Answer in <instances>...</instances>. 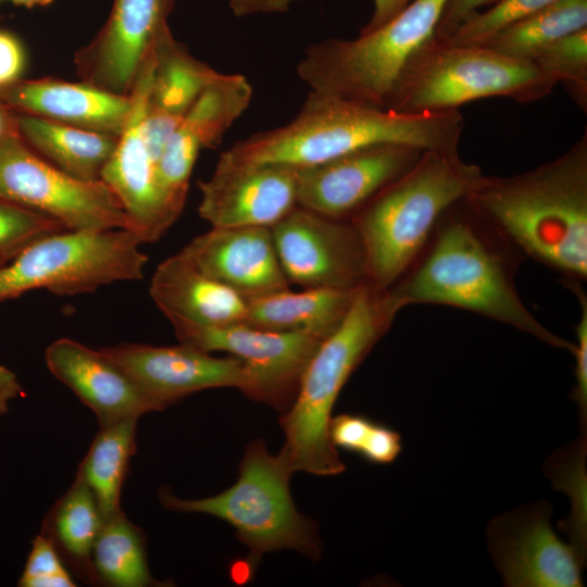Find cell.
Instances as JSON below:
<instances>
[{
  "instance_id": "5bb4252c",
  "label": "cell",
  "mask_w": 587,
  "mask_h": 587,
  "mask_svg": "<svg viewBox=\"0 0 587 587\" xmlns=\"http://www.w3.org/2000/svg\"><path fill=\"white\" fill-rule=\"evenodd\" d=\"M175 0H113L97 35L74 54L80 80L129 95L140 70L153 54Z\"/></svg>"
},
{
  "instance_id": "ffe728a7",
  "label": "cell",
  "mask_w": 587,
  "mask_h": 587,
  "mask_svg": "<svg viewBox=\"0 0 587 587\" xmlns=\"http://www.w3.org/2000/svg\"><path fill=\"white\" fill-rule=\"evenodd\" d=\"M179 253L246 300L289 289L270 227H212Z\"/></svg>"
},
{
  "instance_id": "b9f144b4",
  "label": "cell",
  "mask_w": 587,
  "mask_h": 587,
  "mask_svg": "<svg viewBox=\"0 0 587 587\" xmlns=\"http://www.w3.org/2000/svg\"><path fill=\"white\" fill-rule=\"evenodd\" d=\"M22 394L23 387L15 373L0 364V415L7 413L10 402Z\"/></svg>"
},
{
  "instance_id": "277c9868",
  "label": "cell",
  "mask_w": 587,
  "mask_h": 587,
  "mask_svg": "<svg viewBox=\"0 0 587 587\" xmlns=\"http://www.w3.org/2000/svg\"><path fill=\"white\" fill-rule=\"evenodd\" d=\"M459 151L426 150L403 175L351 216L365 253L367 282L387 289L412 267L444 213L482 182Z\"/></svg>"
},
{
  "instance_id": "4316f807",
  "label": "cell",
  "mask_w": 587,
  "mask_h": 587,
  "mask_svg": "<svg viewBox=\"0 0 587 587\" xmlns=\"http://www.w3.org/2000/svg\"><path fill=\"white\" fill-rule=\"evenodd\" d=\"M103 517L88 486L75 477L71 487L47 513L40 534L55 548L72 575L98 585L92 550Z\"/></svg>"
},
{
  "instance_id": "e575fe53",
  "label": "cell",
  "mask_w": 587,
  "mask_h": 587,
  "mask_svg": "<svg viewBox=\"0 0 587 587\" xmlns=\"http://www.w3.org/2000/svg\"><path fill=\"white\" fill-rule=\"evenodd\" d=\"M580 302V316L575 326L576 342L573 354L575 358V387L573 399L579 408L582 422L586 425L587 414V299L582 289L575 290Z\"/></svg>"
},
{
  "instance_id": "8992f818",
  "label": "cell",
  "mask_w": 587,
  "mask_h": 587,
  "mask_svg": "<svg viewBox=\"0 0 587 587\" xmlns=\"http://www.w3.org/2000/svg\"><path fill=\"white\" fill-rule=\"evenodd\" d=\"M292 470L286 455L268 452L261 439L245 450L236 483L223 492L201 499H179L160 491L168 510L205 513L228 523L258 561L266 552L291 549L317 560L322 546L316 524L296 508L289 490Z\"/></svg>"
},
{
  "instance_id": "f35d334b",
  "label": "cell",
  "mask_w": 587,
  "mask_h": 587,
  "mask_svg": "<svg viewBox=\"0 0 587 587\" xmlns=\"http://www.w3.org/2000/svg\"><path fill=\"white\" fill-rule=\"evenodd\" d=\"M498 0H448L437 25L436 39H445L471 15Z\"/></svg>"
},
{
  "instance_id": "83f0119b",
  "label": "cell",
  "mask_w": 587,
  "mask_h": 587,
  "mask_svg": "<svg viewBox=\"0 0 587 587\" xmlns=\"http://www.w3.org/2000/svg\"><path fill=\"white\" fill-rule=\"evenodd\" d=\"M138 417L101 426L76 476L93 494L103 520L121 509V492L132 457L136 453Z\"/></svg>"
},
{
  "instance_id": "4fadbf2b",
  "label": "cell",
  "mask_w": 587,
  "mask_h": 587,
  "mask_svg": "<svg viewBox=\"0 0 587 587\" xmlns=\"http://www.w3.org/2000/svg\"><path fill=\"white\" fill-rule=\"evenodd\" d=\"M550 517V505L539 502L489 523L488 548L505 586H583V553L558 537Z\"/></svg>"
},
{
  "instance_id": "4dcf8cb0",
  "label": "cell",
  "mask_w": 587,
  "mask_h": 587,
  "mask_svg": "<svg viewBox=\"0 0 587 587\" xmlns=\"http://www.w3.org/2000/svg\"><path fill=\"white\" fill-rule=\"evenodd\" d=\"M533 63L545 76L563 84L579 108L587 109V27L558 39Z\"/></svg>"
},
{
  "instance_id": "ba28073f",
  "label": "cell",
  "mask_w": 587,
  "mask_h": 587,
  "mask_svg": "<svg viewBox=\"0 0 587 587\" xmlns=\"http://www.w3.org/2000/svg\"><path fill=\"white\" fill-rule=\"evenodd\" d=\"M448 0H413L379 28L310 46L297 66L311 91L385 109L411 59L434 38Z\"/></svg>"
},
{
  "instance_id": "ac0fdd59",
  "label": "cell",
  "mask_w": 587,
  "mask_h": 587,
  "mask_svg": "<svg viewBox=\"0 0 587 587\" xmlns=\"http://www.w3.org/2000/svg\"><path fill=\"white\" fill-rule=\"evenodd\" d=\"M252 93V87L243 75L218 73L200 92L170 137L157 162V180L177 217L184 209L199 152L221 141L249 107Z\"/></svg>"
},
{
  "instance_id": "44dd1931",
  "label": "cell",
  "mask_w": 587,
  "mask_h": 587,
  "mask_svg": "<svg viewBox=\"0 0 587 587\" xmlns=\"http://www.w3.org/2000/svg\"><path fill=\"white\" fill-rule=\"evenodd\" d=\"M45 361L49 372L95 413L100 427L157 411L135 382L101 349L59 338L46 348Z\"/></svg>"
},
{
  "instance_id": "484cf974",
  "label": "cell",
  "mask_w": 587,
  "mask_h": 587,
  "mask_svg": "<svg viewBox=\"0 0 587 587\" xmlns=\"http://www.w3.org/2000/svg\"><path fill=\"white\" fill-rule=\"evenodd\" d=\"M15 113L20 137L41 158L77 179L101 180L118 137Z\"/></svg>"
},
{
  "instance_id": "836d02e7",
  "label": "cell",
  "mask_w": 587,
  "mask_h": 587,
  "mask_svg": "<svg viewBox=\"0 0 587 587\" xmlns=\"http://www.w3.org/2000/svg\"><path fill=\"white\" fill-rule=\"evenodd\" d=\"M21 587H74L71 571L41 534L32 541V548L17 582Z\"/></svg>"
},
{
  "instance_id": "d6986e66",
  "label": "cell",
  "mask_w": 587,
  "mask_h": 587,
  "mask_svg": "<svg viewBox=\"0 0 587 587\" xmlns=\"http://www.w3.org/2000/svg\"><path fill=\"white\" fill-rule=\"evenodd\" d=\"M300 167L215 165L200 180L198 213L212 227H272L298 205Z\"/></svg>"
},
{
  "instance_id": "d590c367",
  "label": "cell",
  "mask_w": 587,
  "mask_h": 587,
  "mask_svg": "<svg viewBox=\"0 0 587 587\" xmlns=\"http://www.w3.org/2000/svg\"><path fill=\"white\" fill-rule=\"evenodd\" d=\"M401 450L400 434L387 425L373 422L358 454L374 464H389Z\"/></svg>"
},
{
  "instance_id": "30bf717a",
  "label": "cell",
  "mask_w": 587,
  "mask_h": 587,
  "mask_svg": "<svg viewBox=\"0 0 587 587\" xmlns=\"http://www.w3.org/2000/svg\"><path fill=\"white\" fill-rule=\"evenodd\" d=\"M0 198L46 214L67 230H129L128 217L107 184L62 172L20 135L0 141Z\"/></svg>"
},
{
  "instance_id": "52a82bcc",
  "label": "cell",
  "mask_w": 587,
  "mask_h": 587,
  "mask_svg": "<svg viewBox=\"0 0 587 587\" xmlns=\"http://www.w3.org/2000/svg\"><path fill=\"white\" fill-rule=\"evenodd\" d=\"M557 85L530 61L482 45L433 38L411 57L385 109L408 114L440 112L488 97L527 103L548 96Z\"/></svg>"
},
{
  "instance_id": "9a60e30c",
  "label": "cell",
  "mask_w": 587,
  "mask_h": 587,
  "mask_svg": "<svg viewBox=\"0 0 587 587\" xmlns=\"http://www.w3.org/2000/svg\"><path fill=\"white\" fill-rule=\"evenodd\" d=\"M162 411L195 392L234 387L242 394L250 377L245 363L234 355L214 357L188 344L151 346L120 344L101 348Z\"/></svg>"
},
{
  "instance_id": "8d00e7d4",
  "label": "cell",
  "mask_w": 587,
  "mask_h": 587,
  "mask_svg": "<svg viewBox=\"0 0 587 587\" xmlns=\"http://www.w3.org/2000/svg\"><path fill=\"white\" fill-rule=\"evenodd\" d=\"M373 421L359 414L344 413L332 417L329 438L336 449L358 454Z\"/></svg>"
},
{
  "instance_id": "ee69618b",
  "label": "cell",
  "mask_w": 587,
  "mask_h": 587,
  "mask_svg": "<svg viewBox=\"0 0 587 587\" xmlns=\"http://www.w3.org/2000/svg\"><path fill=\"white\" fill-rule=\"evenodd\" d=\"M11 2L18 7H25V8H34V7H46L51 4L54 0H1Z\"/></svg>"
},
{
  "instance_id": "7a4b0ae2",
  "label": "cell",
  "mask_w": 587,
  "mask_h": 587,
  "mask_svg": "<svg viewBox=\"0 0 587 587\" xmlns=\"http://www.w3.org/2000/svg\"><path fill=\"white\" fill-rule=\"evenodd\" d=\"M463 127L459 110L408 114L311 91L291 122L236 142L217 164L302 168L379 143L459 151Z\"/></svg>"
},
{
  "instance_id": "74e56055",
  "label": "cell",
  "mask_w": 587,
  "mask_h": 587,
  "mask_svg": "<svg viewBox=\"0 0 587 587\" xmlns=\"http://www.w3.org/2000/svg\"><path fill=\"white\" fill-rule=\"evenodd\" d=\"M26 66V54L20 39L8 30H0V89L20 79Z\"/></svg>"
},
{
  "instance_id": "7c38bea8",
  "label": "cell",
  "mask_w": 587,
  "mask_h": 587,
  "mask_svg": "<svg viewBox=\"0 0 587 587\" xmlns=\"http://www.w3.org/2000/svg\"><path fill=\"white\" fill-rule=\"evenodd\" d=\"M271 232L289 284L334 289L369 284L364 248L351 221L297 205Z\"/></svg>"
},
{
  "instance_id": "7402d4cb",
  "label": "cell",
  "mask_w": 587,
  "mask_h": 587,
  "mask_svg": "<svg viewBox=\"0 0 587 587\" xmlns=\"http://www.w3.org/2000/svg\"><path fill=\"white\" fill-rule=\"evenodd\" d=\"M0 98L14 112L118 137L132 111V95H118L83 80L20 79L0 89Z\"/></svg>"
},
{
  "instance_id": "60d3db41",
  "label": "cell",
  "mask_w": 587,
  "mask_h": 587,
  "mask_svg": "<svg viewBox=\"0 0 587 587\" xmlns=\"http://www.w3.org/2000/svg\"><path fill=\"white\" fill-rule=\"evenodd\" d=\"M413 0H372L373 13L359 34L373 32L399 14Z\"/></svg>"
},
{
  "instance_id": "1f68e13d",
  "label": "cell",
  "mask_w": 587,
  "mask_h": 587,
  "mask_svg": "<svg viewBox=\"0 0 587 587\" xmlns=\"http://www.w3.org/2000/svg\"><path fill=\"white\" fill-rule=\"evenodd\" d=\"M559 0H498L471 15L444 40L452 45H482L492 35Z\"/></svg>"
},
{
  "instance_id": "f546056e",
  "label": "cell",
  "mask_w": 587,
  "mask_h": 587,
  "mask_svg": "<svg viewBox=\"0 0 587 587\" xmlns=\"http://www.w3.org/2000/svg\"><path fill=\"white\" fill-rule=\"evenodd\" d=\"M587 27V0H559L503 27L482 46L530 61L558 39Z\"/></svg>"
},
{
  "instance_id": "d4e9b609",
  "label": "cell",
  "mask_w": 587,
  "mask_h": 587,
  "mask_svg": "<svg viewBox=\"0 0 587 587\" xmlns=\"http://www.w3.org/2000/svg\"><path fill=\"white\" fill-rule=\"evenodd\" d=\"M359 288H303L298 292L287 289L248 299L245 323L324 339L342 323Z\"/></svg>"
},
{
  "instance_id": "f6af8a7d",
  "label": "cell",
  "mask_w": 587,
  "mask_h": 587,
  "mask_svg": "<svg viewBox=\"0 0 587 587\" xmlns=\"http://www.w3.org/2000/svg\"><path fill=\"white\" fill-rule=\"evenodd\" d=\"M9 260V258H5V257H0V266L3 265L4 263H7Z\"/></svg>"
},
{
  "instance_id": "603a6c76",
  "label": "cell",
  "mask_w": 587,
  "mask_h": 587,
  "mask_svg": "<svg viewBox=\"0 0 587 587\" xmlns=\"http://www.w3.org/2000/svg\"><path fill=\"white\" fill-rule=\"evenodd\" d=\"M218 73L192 57L171 29L162 36L155 47L143 112L145 138L155 162L195 100Z\"/></svg>"
},
{
  "instance_id": "bcb514c9",
  "label": "cell",
  "mask_w": 587,
  "mask_h": 587,
  "mask_svg": "<svg viewBox=\"0 0 587 587\" xmlns=\"http://www.w3.org/2000/svg\"><path fill=\"white\" fill-rule=\"evenodd\" d=\"M0 2H1V0H0Z\"/></svg>"
},
{
  "instance_id": "5b68a950",
  "label": "cell",
  "mask_w": 587,
  "mask_h": 587,
  "mask_svg": "<svg viewBox=\"0 0 587 587\" xmlns=\"http://www.w3.org/2000/svg\"><path fill=\"white\" fill-rule=\"evenodd\" d=\"M398 312L386 289L364 284L339 327L321 341L292 404L279 419L285 435L280 451L295 472L333 476L345 471L329 438L332 411L352 373L387 333Z\"/></svg>"
},
{
  "instance_id": "ab89813d",
  "label": "cell",
  "mask_w": 587,
  "mask_h": 587,
  "mask_svg": "<svg viewBox=\"0 0 587 587\" xmlns=\"http://www.w3.org/2000/svg\"><path fill=\"white\" fill-rule=\"evenodd\" d=\"M296 0H228L233 14L243 17L257 13H283Z\"/></svg>"
},
{
  "instance_id": "8fae6325",
  "label": "cell",
  "mask_w": 587,
  "mask_h": 587,
  "mask_svg": "<svg viewBox=\"0 0 587 587\" xmlns=\"http://www.w3.org/2000/svg\"><path fill=\"white\" fill-rule=\"evenodd\" d=\"M171 324L180 342L240 359L250 377L243 395L283 413L292 404L302 374L323 340L307 334L261 329L246 323L227 326Z\"/></svg>"
},
{
  "instance_id": "9c48e42d",
  "label": "cell",
  "mask_w": 587,
  "mask_h": 587,
  "mask_svg": "<svg viewBox=\"0 0 587 587\" xmlns=\"http://www.w3.org/2000/svg\"><path fill=\"white\" fill-rule=\"evenodd\" d=\"M141 245L128 229H65L39 238L0 266V302L37 289L76 296L140 280L149 260Z\"/></svg>"
},
{
  "instance_id": "e0dca14e",
  "label": "cell",
  "mask_w": 587,
  "mask_h": 587,
  "mask_svg": "<svg viewBox=\"0 0 587 587\" xmlns=\"http://www.w3.org/2000/svg\"><path fill=\"white\" fill-rule=\"evenodd\" d=\"M423 152L409 145L379 143L302 167L298 205L327 217L346 220L409 171Z\"/></svg>"
},
{
  "instance_id": "cb8c5ba5",
  "label": "cell",
  "mask_w": 587,
  "mask_h": 587,
  "mask_svg": "<svg viewBox=\"0 0 587 587\" xmlns=\"http://www.w3.org/2000/svg\"><path fill=\"white\" fill-rule=\"evenodd\" d=\"M149 295L170 323L227 326L245 323L247 300L196 268L179 252L155 268Z\"/></svg>"
},
{
  "instance_id": "3957f363",
  "label": "cell",
  "mask_w": 587,
  "mask_h": 587,
  "mask_svg": "<svg viewBox=\"0 0 587 587\" xmlns=\"http://www.w3.org/2000/svg\"><path fill=\"white\" fill-rule=\"evenodd\" d=\"M483 229L465 198L451 205L424 258L386 289L391 303L398 311L420 303L464 309L573 353V342L550 332L525 307L508 265Z\"/></svg>"
},
{
  "instance_id": "f1b7e54d",
  "label": "cell",
  "mask_w": 587,
  "mask_h": 587,
  "mask_svg": "<svg viewBox=\"0 0 587 587\" xmlns=\"http://www.w3.org/2000/svg\"><path fill=\"white\" fill-rule=\"evenodd\" d=\"M98 585L113 587L160 586L148 566L146 537L123 511L103 520L92 550Z\"/></svg>"
},
{
  "instance_id": "2e32d148",
  "label": "cell",
  "mask_w": 587,
  "mask_h": 587,
  "mask_svg": "<svg viewBox=\"0 0 587 587\" xmlns=\"http://www.w3.org/2000/svg\"><path fill=\"white\" fill-rule=\"evenodd\" d=\"M154 64L155 53L145 63L135 80L130 91V117L101 174V180L121 202L129 221V230L142 243L158 241L178 218L160 190L157 162L143 133L145 103Z\"/></svg>"
},
{
  "instance_id": "d6a6232c",
  "label": "cell",
  "mask_w": 587,
  "mask_h": 587,
  "mask_svg": "<svg viewBox=\"0 0 587 587\" xmlns=\"http://www.w3.org/2000/svg\"><path fill=\"white\" fill-rule=\"evenodd\" d=\"M62 230L57 220L0 198V257L12 259L33 241Z\"/></svg>"
},
{
  "instance_id": "6da1fadb",
  "label": "cell",
  "mask_w": 587,
  "mask_h": 587,
  "mask_svg": "<svg viewBox=\"0 0 587 587\" xmlns=\"http://www.w3.org/2000/svg\"><path fill=\"white\" fill-rule=\"evenodd\" d=\"M482 221L573 280L587 276V134L566 152L511 176H484L465 198Z\"/></svg>"
},
{
  "instance_id": "7bdbcfd3",
  "label": "cell",
  "mask_w": 587,
  "mask_h": 587,
  "mask_svg": "<svg viewBox=\"0 0 587 587\" xmlns=\"http://www.w3.org/2000/svg\"><path fill=\"white\" fill-rule=\"evenodd\" d=\"M18 135L16 113L0 98V141Z\"/></svg>"
}]
</instances>
